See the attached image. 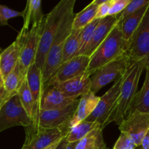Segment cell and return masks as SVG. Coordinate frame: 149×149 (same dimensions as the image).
Masks as SVG:
<instances>
[{
  "label": "cell",
  "mask_w": 149,
  "mask_h": 149,
  "mask_svg": "<svg viewBox=\"0 0 149 149\" xmlns=\"http://www.w3.org/2000/svg\"><path fill=\"white\" fill-rule=\"evenodd\" d=\"M146 60L130 61L126 71L122 76L119 97L110 116L102 127V129L103 130L113 122L119 125L127 117L133 106L138 94V83L143 71L146 68Z\"/></svg>",
  "instance_id": "6da1fadb"
},
{
  "label": "cell",
  "mask_w": 149,
  "mask_h": 149,
  "mask_svg": "<svg viewBox=\"0 0 149 149\" xmlns=\"http://www.w3.org/2000/svg\"><path fill=\"white\" fill-rule=\"evenodd\" d=\"M76 0H61L46 15L39 39L35 63L42 71L48 51L50 49L63 20L71 8H74Z\"/></svg>",
  "instance_id": "7a4b0ae2"
},
{
  "label": "cell",
  "mask_w": 149,
  "mask_h": 149,
  "mask_svg": "<svg viewBox=\"0 0 149 149\" xmlns=\"http://www.w3.org/2000/svg\"><path fill=\"white\" fill-rule=\"evenodd\" d=\"M74 8H71L68 11L63 20L52 46L47 55L45 65L42 71L44 88L48 84L54 73L59 68L62 63L64 45L73 31V22L75 17Z\"/></svg>",
  "instance_id": "3957f363"
},
{
  "label": "cell",
  "mask_w": 149,
  "mask_h": 149,
  "mask_svg": "<svg viewBox=\"0 0 149 149\" xmlns=\"http://www.w3.org/2000/svg\"><path fill=\"white\" fill-rule=\"evenodd\" d=\"M126 50L127 43L117 23L107 38L91 55L86 73L92 76L100 67L126 55Z\"/></svg>",
  "instance_id": "277c9868"
},
{
  "label": "cell",
  "mask_w": 149,
  "mask_h": 149,
  "mask_svg": "<svg viewBox=\"0 0 149 149\" xmlns=\"http://www.w3.org/2000/svg\"><path fill=\"white\" fill-rule=\"evenodd\" d=\"M33 125L20 102L17 93L13 95L0 109V132L16 126L27 127Z\"/></svg>",
  "instance_id": "5b68a950"
},
{
  "label": "cell",
  "mask_w": 149,
  "mask_h": 149,
  "mask_svg": "<svg viewBox=\"0 0 149 149\" xmlns=\"http://www.w3.org/2000/svg\"><path fill=\"white\" fill-rule=\"evenodd\" d=\"M130 60L125 55L100 67L90 77L91 92L95 93L111 81H116L126 71Z\"/></svg>",
  "instance_id": "8992f818"
},
{
  "label": "cell",
  "mask_w": 149,
  "mask_h": 149,
  "mask_svg": "<svg viewBox=\"0 0 149 149\" xmlns=\"http://www.w3.org/2000/svg\"><path fill=\"white\" fill-rule=\"evenodd\" d=\"M126 55L132 61H149V5L142 21L127 44Z\"/></svg>",
  "instance_id": "52a82bcc"
},
{
  "label": "cell",
  "mask_w": 149,
  "mask_h": 149,
  "mask_svg": "<svg viewBox=\"0 0 149 149\" xmlns=\"http://www.w3.org/2000/svg\"><path fill=\"white\" fill-rule=\"evenodd\" d=\"M79 101V99H77L71 105L61 109L41 110L39 125L47 129H59L67 135L70 131L68 124L77 111Z\"/></svg>",
  "instance_id": "ba28073f"
},
{
  "label": "cell",
  "mask_w": 149,
  "mask_h": 149,
  "mask_svg": "<svg viewBox=\"0 0 149 149\" xmlns=\"http://www.w3.org/2000/svg\"><path fill=\"white\" fill-rule=\"evenodd\" d=\"M25 132L26 140L21 149H46L66 136L59 129H34L31 125L25 127Z\"/></svg>",
  "instance_id": "9c48e42d"
},
{
  "label": "cell",
  "mask_w": 149,
  "mask_h": 149,
  "mask_svg": "<svg viewBox=\"0 0 149 149\" xmlns=\"http://www.w3.org/2000/svg\"><path fill=\"white\" fill-rule=\"evenodd\" d=\"M119 129L121 132L127 134L138 148L149 130V113L139 111L130 112L119 125Z\"/></svg>",
  "instance_id": "30bf717a"
},
{
  "label": "cell",
  "mask_w": 149,
  "mask_h": 149,
  "mask_svg": "<svg viewBox=\"0 0 149 149\" xmlns=\"http://www.w3.org/2000/svg\"><path fill=\"white\" fill-rule=\"evenodd\" d=\"M122 81V77H121L117 81H115L114 84L102 97H100L94 111L84 121L98 122L100 124L102 128L113 111L116 100L119 97Z\"/></svg>",
  "instance_id": "8fae6325"
},
{
  "label": "cell",
  "mask_w": 149,
  "mask_h": 149,
  "mask_svg": "<svg viewBox=\"0 0 149 149\" xmlns=\"http://www.w3.org/2000/svg\"><path fill=\"white\" fill-rule=\"evenodd\" d=\"M90 61V57L87 55H77L70 61L61 64L47 84L54 81H65L86 74Z\"/></svg>",
  "instance_id": "7c38bea8"
},
{
  "label": "cell",
  "mask_w": 149,
  "mask_h": 149,
  "mask_svg": "<svg viewBox=\"0 0 149 149\" xmlns=\"http://www.w3.org/2000/svg\"><path fill=\"white\" fill-rule=\"evenodd\" d=\"M42 24L43 23L39 26H31L24 36L19 62L27 71L32 64L35 63Z\"/></svg>",
  "instance_id": "4fadbf2b"
},
{
  "label": "cell",
  "mask_w": 149,
  "mask_h": 149,
  "mask_svg": "<svg viewBox=\"0 0 149 149\" xmlns=\"http://www.w3.org/2000/svg\"><path fill=\"white\" fill-rule=\"evenodd\" d=\"M91 75L84 74L79 77L65 81H54L52 84L68 98L79 99L84 95L91 92ZM48 85V84H47Z\"/></svg>",
  "instance_id": "5bb4252c"
},
{
  "label": "cell",
  "mask_w": 149,
  "mask_h": 149,
  "mask_svg": "<svg viewBox=\"0 0 149 149\" xmlns=\"http://www.w3.org/2000/svg\"><path fill=\"white\" fill-rule=\"evenodd\" d=\"M26 81L34 102V119L31 126L34 129H37L40 127L39 125V120L41 111V99L44 91V86L42 82V70L36 65V63L32 64L28 69Z\"/></svg>",
  "instance_id": "9a60e30c"
},
{
  "label": "cell",
  "mask_w": 149,
  "mask_h": 149,
  "mask_svg": "<svg viewBox=\"0 0 149 149\" xmlns=\"http://www.w3.org/2000/svg\"><path fill=\"white\" fill-rule=\"evenodd\" d=\"M28 30L22 28L15 40L0 53V71L4 79L11 72L19 61L24 36Z\"/></svg>",
  "instance_id": "2e32d148"
},
{
  "label": "cell",
  "mask_w": 149,
  "mask_h": 149,
  "mask_svg": "<svg viewBox=\"0 0 149 149\" xmlns=\"http://www.w3.org/2000/svg\"><path fill=\"white\" fill-rule=\"evenodd\" d=\"M76 100L68 98L53 85L48 84L44 88L41 99L40 110L47 111L63 109L74 103Z\"/></svg>",
  "instance_id": "e0dca14e"
},
{
  "label": "cell",
  "mask_w": 149,
  "mask_h": 149,
  "mask_svg": "<svg viewBox=\"0 0 149 149\" xmlns=\"http://www.w3.org/2000/svg\"><path fill=\"white\" fill-rule=\"evenodd\" d=\"M100 98V97H98L92 92H90L80 97L77 111L68 124L69 130L84 122L90 116L95 109Z\"/></svg>",
  "instance_id": "ac0fdd59"
},
{
  "label": "cell",
  "mask_w": 149,
  "mask_h": 149,
  "mask_svg": "<svg viewBox=\"0 0 149 149\" xmlns=\"http://www.w3.org/2000/svg\"><path fill=\"white\" fill-rule=\"evenodd\" d=\"M118 19L116 16H107L100 19V22L96 26L93 33V39L89 45L85 55L91 57L95 51L97 49L102 42L107 38L114 26L117 24Z\"/></svg>",
  "instance_id": "d6986e66"
},
{
  "label": "cell",
  "mask_w": 149,
  "mask_h": 149,
  "mask_svg": "<svg viewBox=\"0 0 149 149\" xmlns=\"http://www.w3.org/2000/svg\"><path fill=\"white\" fill-rule=\"evenodd\" d=\"M23 17V28L29 31L30 26H39L43 23L46 15L42 13V1L41 0H29L26 2Z\"/></svg>",
  "instance_id": "ffe728a7"
},
{
  "label": "cell",
  "mask_w": 149,
  "mask_h": 149,
  "mask_svg": "<svg viewBox=\"0 0 149 149\" xmlns=\"http://www.w3.org/2000/svg\"><path fill=\"white\" fill-rule=\"evenodd\" d=\"M148 5L142 7L139 10L135 12V13L130 15L121 21L118 22V24H119L120 30L122 31L123 39L127 44L130 40L131 37L142 21L147 11Z\"/></svg>",
  "instance_id": "44dd1931"
},
{
  "label": "cell",
  "mask_w": 149,
  "mask_h": 149,
  "mask_svg": "<svg viewBox=\"0 0 149 149\" xmlns=\"http://www.w3.org/2000/svg\"><path fill=\"white\" fill-rule=\"evenodd\" d=\"M28 71L17 62L11 72L4 79V87L9 93H16L26 80Z\"/></svg>",
  "instance_id": "7402d4cb"
},
{
  "label": "cell",
  "mask_w": 149,
  "mask_h": 149,
  "mask_svg": "<svg viewBox=\"0 0 149 149\" xmlns=\"http://www.w3.org/2000/svg\"><path fill=\"white\" fill-rule=\"evenodd\" d=\"M101 127H97L79 141L75 149H109L103 138Z\"/></svg>",
  "instance_id": "603a6c76"
},
{
  "label": "cell",
  "mask_w": 149,
  "mask_h": 149,
  "mask_svg": "<svg viewBox=\"0 0 149 149\" xmlns=\"http://www.w3.org/2000/svg\"><path fill=\"white\" fill-rule=\"evenodd\" d=\"M145 69L146 78L143 85L141 90L138 92L134 104L130 112L139 111L149 113V61H147Z\"/></svg>",
  "instance_id": "cb8c5ba5"
},
{
  "label": "cell",
  "mask_w": 149,
  "mask_h": 149,
  "mask_svg": "<svg viewBox=\"0 0 149 149\" xmlns=\"http://www.w3.org/2000/svg\"><path fill=\"white\" fill-rule=\"evenodd\" d=\"M97 7L98 6L94 1H92L81 11L75 13V17L73 22V30L82 29L87 25L93 21L95 19Z\"/></svg>",
  "instance_id": "d4e9b609"
},
{
  "label": "cell",
  "mask_w": 149,
  "mask_h": 149,
  "mask_svg": "<svg viewBox=\"0 0 149 149\" xmlns=\"http://www.w3.org/2000/svg\"><path fill=\"white\" fill-rule=\"evenodd\" d=\"M81 32V29L73 30L71 34L68 37L65 45H64L61 64L70 61L74 57L78 55L80 48Z\"/></svg>",
  "instance_id": "484cf974"
},
{
  "label": "cell",
  "mask_w": 149,
  "mask_h": 149,
  "mask_svg": "<svg viewBox=\"0 0 149 149\" xmlns=\"http://www.w3.org/2000/svg\"><path fill=\"white\" fill-rule=\"evenodd\" d=\"M97 127H101V125L98 122L84 121L70 130L66 135L67 141L69 143L79 142L91 131Z\"/></svg>",
  "instance_id": "4316f807"
},
{
  "label": "cell",
  "mask_w": 149,
  "mask_h": 149,
  "mask_svg": "<svg viewBox=\"0 0 149 149\" xmlns=\"http://www.w3.org/2000/svg\"><path fill=\"white\" fill-rule=\"evenodd\" d=\"M20 102L29 117L33 122L34 119V102L27 81H25L17 91Z\"/></svg>",
  "instance_id": "83f0119b"
},
{
  "label": "cell",
  "mask_w": 149,
  "mask_h": 149,
  "mask_svg": "<svg viewBox=\"0 0 149 149\" xmlns=\"http://www.w3.org/2000/svg\"><path fill=\"white\" fill-rule=\"evenodd\" d=\"M100 19H95L93 21L89 23L88 25L83 28L81 29V40H80V48L79 51L78 55H85L86 52L87 50L89 45L93 39V33H94L95 29L96 26L100 22Z\"/></svg>",
  "instance_id": "f1b7e54d"
},
{
  "label": "cell",
  "mask_w": 149,
  "mask_h": 149,
  "mask_svg": "<svg viewBox=\"0 0 149 149\" xmlns=\"http://www.w3.org/2000/svg\"><path fill=\"white\" fill-rule=\"evenodd\" d=\"M148 4L149 0H131L130 3L127 6L126 8L120 14L116 16V17L119 21H121L130 15L135 13V12L139 10L142 7L148 5Z\"/></svg>",
  "instance_id": "f546056e"
},
{
  "label": "cell",
  "mask_w": 149,
  "mask_h": 149,
  "mask_svg": "<svg viewBox=\"0 0 149 149\" xmlns=\"http://www.w3.org/2000/svg\"><path fill=\"white\" fill-rule=\"evenodd\" d=\"M24 11L18 12L12 10L5 5L0 4V26H8V20L16 17H24Z\"/></svg>",
  "instance_id": "4dcf8cb0"
},
{
  "label": "cell",
  "mask_w": 149,
  "mask_h": 149,
  "mask_svg": "<svg viewBox=\"0 0 149 149\" xmlns=\"http://www.w3.org/2000/svg\"><path fill=\"white\" fill-rule=\"evenodd\" d=\"M137 146L132 138L125 132H121L113 149H136Z\"/></svg>",
  "instance_id": "1f68e13d"
},
{
  "label": "cell",
  "mask_w": 149,
  "mask_h": 149,
  "mask_svg": "<svg viewBox=\"0 0 149 149\" xmlns=\"http://www.w3.org/2000/svg\"><path fill=\"white\" fill-rule=\"evenodd\" d=\"M130 1L131 0H112L109 16H117L126 8Z\"/></svg>",
  "instance_id": "d6a6232c"
},
{
  "label": "cell",
  "mask_w": 149,
  "mask_h": 149,
  "mask_svg": "<svg viewBox=\"0 0 149 149\" xmlns=\"http://www.w3.org/2000/svg\"><path fill=\"white\" fill-rule=\"evenodd\" d=\"M112 0H106L103 4L97 7V14H96L95 19H103L104 17L109 16V10L111 6Z\"/></svg>",
  "instance_id": "836d02e7"
},
{
  "label": "cell",
  "mask_w": 149,
  "mask_h": 149,
  "mask_svg": "<svg viewBox=\"0 0 149 149\" xmlns=\"http://www.w3.org/2000/svg\"><path fill=\"white\" fill-rule=\"evenodd\" d=\"M15 93H9L4 87L3 86L2 87L0 88V109L1 108V106L13 95H15Z\"/></svg>",
  "instance_id": "e575fe53"
},
{
  "label": "cell",
  "mask_w": 149,
  "mask_h": 149,
  "mask_svg": "<svg viewBox=\"0 0 149 149\" xmlns=\"http://www.w3.org/2000/svg\"><path fill=\"white\" fill-rule=\"evenodd\" d=\"M136 149H149V130L144 138H143L141 146Z\"/></svg>",
  "instance_id": "d590c367"
},
{
  "label": "cell",
  "mask_w": 149,
  "mask_h": 149,
  "mask_svg": "<svg viewBox=\"0 0 149 149\" xmlns=\"http://www.w3.org/2000/svg\"><path fill=\"white\" fill-rule=\"evenodd\" d=\"M68 143H69V142L67 141L66 136L64 137V138L61 140V141L60 142L59 145L58 146V147H57L56 149H65L66 148L67 146L68 145Z\"/></svg>",
  "instance_id": "8d00e7d4"
},
{
  "label": "cell",
  "mask_w": 149,
  "mask_h": 149,
  "mask_svg": "<svg viewBox=\"0 0 149 149\" xmlns=\"http://www.w3.org/2000/svg\"><path fill=\"white\" fill-rule=\"evenodd\" d=\"M78 142H73V143H69L68 145L67 146L66 148L65 149H75L76 146H77Z\"/></svg>",
  "instance_id": "74e56055"
},
{
  "label": "cell",
  "mask_w": 149,
  "mask_h": 149,
  "mask_svg": "<svg viewBox=\"0 0 149 149\" xmlns=\"http://www.w3.org/2000/svg\"><path fill=\"white\" fill-rule=\"evenodd\" d=\"M61 140H62V139H61ZM61 141H57V142H55V143L52 144V145L49 146L47 147V148L46 149H56L57 147H58V146L59 145L60 142H61Z\"/></svg>",
  "instance_id": "f35d334b"
},
{
  "label": "cell",
  "mask_w": 149,
  "mask_h": 149,
  "mask_svg": "<svg viewBox=\"0 0 149 149\" xmlns=\"http://www.w3.org/2000/svg\"><path fill=\"white\" fill-rule=\"evenodd\" d=\"M3 86H4V77H3L1 71H0V88L2 87Z\"/></svg>",
  "instance_id": "ab89813d"
},
{
  "label": "cell",
  "mask_w": 149,
  "mask_h": 149,
  "mask_svg": "<svg viewBox=\"0 0 149 149\" xmlns=\"http://www.w3.org/2000/svg\"><path fill=\"white\" fill-rule=\"evenodd\" d=\"M0 52H1V49H0Z\"/></svg>",
  "instance_id": "60d3db41"
}]
</instances>
